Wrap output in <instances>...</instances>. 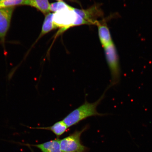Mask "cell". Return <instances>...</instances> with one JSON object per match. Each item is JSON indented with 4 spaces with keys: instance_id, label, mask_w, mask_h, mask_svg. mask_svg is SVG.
<instances>
[{
    "instance_id": "6da1fadb",
    "label": "cell",
    "mask_w": 152,
    "mask_h": 152,
    "mask_svg": "<svg viewBox=\"0 0 152 152\" xmlns=\"http://www.w3.org/2000/svg\"><path fill=\"white\" fill-rule=\"evenodd\" d=\"M96 102L90 103L86 100L84 103L73 110L64 118L63 121H64L68 128L77 124L81 121L88 117L92 116H102L105 114H101L97 111L96 108L103 99L106 91Z\"/></svg>"
},
{
    "instance_id": "9a60e30c",
    "label": "cell",
    "mask_w": 152,
    "mask_h": 152,
    "mask_svg": "<svg viewBox=\"0 0 152 152\" xmlns=\"http://www.w3.org/2000/svg\"><path fill=\"white\" fill-rule=\"evenodd\" d=\"M58 1H62V0H58Z\"/></svg>"
},
{
    "instance_id": "277c9868",
    "label": "cell",
    "mask_w": 152,
    "mask_h": 152,
    "mask_svg": "<svg viewBox=\"0 0 152 152\" xmlns=\"http://www.w3.org/2000/svg\"><path fill=\"white\" fill-rule=\"evenodd\" d=\"M77 14L73 10V7L62 10L54 14L53 21L56 28H61L63 31L74 26L77 19Z\"/></svg>"
},
{
    "instance_id": "5b68a950",
    "label": "cell",
    "mask_w": 152,
    "mask_h": 152,
    "mask_svg": "<svg viewBox=\"0 0 152 152\" xmlns=\"http://www.w3.org/2000/svg\"><path fill=\"white\" fill-rule=\"evenodd\" d=\"M14 9L15 7L0 8V39L3 43L10 26Z\"/></svg>"
},
{
    "instance_id": "7c38bea8",
    "label": "cell",
    "mask_w": 152,
    "mask_h": 152,
    "mask_svg": "<svg viewBox=\"0 0 152 152\" xmlns=\"http://www.w3.org/2000/svg\"><path fill=\"white\" fill-rule=\"evenodd\" d=\"M71 7L64 2L60 1L51 4L50 5V11L56 12L63 9L69 8Z\"/></svg>"
},
{
    "instance_id": "8992f818",
    "label": "cell",
    "mask_w": 152,
    "mask_h": 152,
    "mask_svg": "<svg viewBox=\"0 0 152 152\" xmlns=\"http://www.w3.org/2000/svg\"><path fill=\"white\" fill-rule=\"evenodd\" d=\"M75 12L85 20L91 24H96L98 21L95 20L96 16L101 15V12L98 10L96 7H94L90 9L84 10L74 8Z\"/></svg>"
},
{
    "instance_id": "8fae6325",
    "label": "cell",
    "mask_w": 152,
    "mask_h": 152,
    "mask_svg": "<svg viewBox=\"0 0 152 152\" xmlns=\"http://www.w3.org/2000/svg\"><path fill=\"white\" fill-rule=\"evenodd\" d=\"M54 14L50 13L46 15L43 22L41 31L40 34L39 38V39L43 37L45 34L48 33L52 30L57 28L55 26L53 21V18Z\"/></svg>"
},
{
    "instance_id": "5bb4252c",
    "label": "cell",
    "mask_w": 152,
    "mask_h": 152,
    "mask_svg": "<svg viewBox=\"0 0 152 152\" xmlns=\"http://www.w3.org/2000/svg\"><path fill=\"white\" fill-rule=\"evenodd\" d=\"M83 24L89 25V24L85 20L77 14V19H76L75 24H74V26H80Z\"/></svg>"
},
{
    "instance_id": "ba28073f",
    "label": "cell",
    "mask_w": 152,
    "mask_h": 152,
    "mask_svg": "<svg viewBox=\"0 0 152 152\" xmlns=\"http://www.w3.org/2000/svg\"><path fill=\"white\" fill-rule=\"evenodd\" d=\"M22 5L35 7L45 15L50 13V4L48 0H24Z\"/></svg>"
},
{
    "instance_id": "7a4b0ae2",
    "label": "cell",
    "mask_w": 152,
    "mask_h": 152,
    "mask_svg": "<svg viewBox=\"0 0 152 152\" xmlns=\"http://www.w3.org/2000/svg\"><path fill=\"white\" fill-rule=\"evenodd\" d=\"M105 57L111 75V83L109 87L118 84L121 79V70L118 54L113 43L104 48Z\"/></svg>"
},
{
    "instance_id": "3957f363",
    "label": "cell",
    "mask_w": 152,
    "mask_h": 152,
    "mask_svg": "<svg viewBox=\"0 0 152 152\" xmlns=\"http://www.w3.org/2000/svg\"><path fill=\"white\" fill-rule=\"evenodd\" d=\"M86 126L80 131H76L73 134L60 140L62 152H85L86 147L81 143L80 137L86 130Z\"/></svg>"
},
{
    "instance_id": "4fadbf2b",
    "label": "cell",
    "mask_w": 152,
    "mask_h": 152,
    "mask_svg": "<svg viewBox=\"0 0 152 152\" xmlns=\"http://www.w3.org/2000/svg\"><path fill=\"white\" fill-rule=\"evenodd\" d=\"M24 0H3L0 1V8L22 5Z\"/></svg>"
},
{
    "instance_id": "30bf717a",
    "label": "cell",
    "mask_w": 152,
    "mask_h": 152,
    "mask_svg": "<svg viewBox=\"0 0 152 152\" xmlns=\"http://www.w3.org/2000/svg\"><path fill=\"white\" fill-rule=\"evenodd\" d=\"M68 128L64 121L62 120L58 121L50 126L42 127L37 129L50 130L56 136H60L63 134L67 130Z\"/></svg>"
},
{
    "instance_id": "9c48e42d",
    "label": "cell",
    "mask_w": 152,
    "mask_h": 152,
    "mask_svg": "<svg viewBox=\"0 0 152 152\" xmlns=\"http://www.w3.org/2000/svg\"><path fill=\"white\" fill-rule=\"evenodd\" d=\"M60 140L59 139L57 138L35 146L42 152H62L61 148Z\"/></svg>"
},
{
    "instance_id": "52a82bcc",
    "label": "cell",
    "mask_w": 152,
    "mask_h": 152,
    "mask_svg": "<svg viewBox=\"0 0 152 152\" xmlns=\"http://www.w3.org/2000/svg\"><path fill=\"white\" fill-rule=\"evenodd\" d=\"M98 26L99 36L101 43L104 48L113 43L110 30L106 24H101L99 22L96 24Z\"/></svg>"
}]
</instances>
